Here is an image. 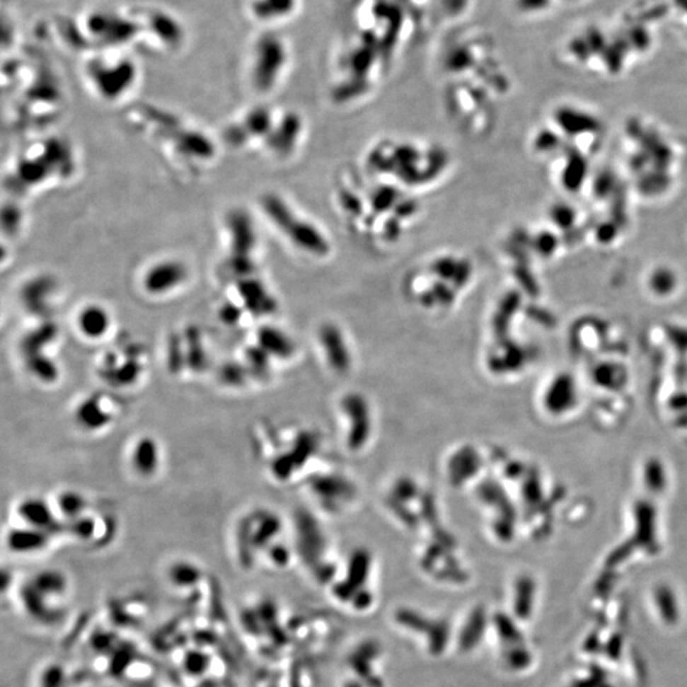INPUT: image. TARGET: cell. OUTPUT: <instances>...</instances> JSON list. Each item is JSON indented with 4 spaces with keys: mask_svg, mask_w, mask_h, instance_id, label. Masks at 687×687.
<instances>
[{
    "mask_svg": "<svg viewBox=\"0 0 687 687\" xmlns=\"http://www.w3.org/2000/svg\"><path fill=\"white\" fill-rule=\"evenodd\" d=\"M84 37L101 50H121L142 38V27L137 14L114 6L93 8L81 19Z\"/></svg>",
    "mask_w": 687,
    "mask_h": 687,
    "instance_id": "1",
    "label": "cell"
},
{
    "mask_svg": "<svg viewBox=\"0 0 687 687\" xmlns=\"http://www.w3.org/2000/svg\"><path fill=\"white\" fill-rule=\"evenodd\" d=\"M119 50H105L89 57L86 64V74L91 86L98 95L108 100L120 98L130 89L138 78V65L133 57L119 54Z\"/></svg>",
    "mask_w": 687,
    "mask_h": 687,
    "instance_id": "2",
    "label": "cell"
},
{
    "mask_svg": "<svg viewBox=\"0 0 687 687\" xmlns=\"http://www.w3.org/2000/svg\"><path fill=\"white\" fill-rule=\"evenodd\" d=\"M289 49L285 38L274 28H264L250 49V78L261 92L277 84L288 63Z\"/></svg>",
    "mask_w": 687,
    "mask_h": 687,
    "instance_id": "3",
    "label": "cell"
},
{
    "mask_svg": "<svg viewBox=\"0 0 687 687\" xmlns=\"http://www.w3.org/2000/svg\"><path fill=\"white\" fill-rule=\"evenodd\" d=\"M133 11L140 22L143 40L162 50L183 49L187 40V28L176 13L158 6H140Z\"/></svg>",
    "mask_w": 687,
    "mask_h": 687,
    "instance_id": "4",
    "label": "cell"
},
{
    "mask_svg": "<svg viewBox=\"0 0 687 687\" xmlns=\"http://www.w3.org/2000/svg\"><path fill=\"white\" fill-rule=\"evenodd\" d=\"M16 513L22 524L52 533L60 524H65L57 514L55 507L44 498L27 497L16 507Z\"/></svg>",
    "mask_w": 687,
    "mask_h": 687,
    "instance_id": "5",
    "label": "cell"
},
{
    "mask_svg": "<svg viewBox=\"0 0 687 687\" xmlns=\"http://www.w3.org/2000/svg\"><path fill=\"white\" fill-rule=\"evenodd\" d=\"M299 0H247L248 17L264 28H274L294 17Z\"/></svg>",
    "mask_w": 687,
    "mask_h": 687,
    "instance_id": "6",
    "label": "cell"
},
{
    "mask_svg": "<svg viewBox=\"0 0 687 687\" xmlns=\"http://www.w3.org/2000/svg\"><path fill=\"white\" fill-rule=\"evenodd\" d=\"M129 461L134 473L139 478H153L162 465V449L157 439L151 435H142L134 441Z\"/></svg>",
    "mask_w": 687,
    "mask_h": 687,
    "instance_id": "7",
    "label": "cell"
},
{
    "mask_svg": "<svg viewBox=\"0 0 687 687\" xmlns=\"http://www.w3.org/2000/svg\"><path fill=\"white\" fill-rule=\"evenodd\" d=\"M112 326L111 315L100 304H87L76 316V328L84 339L97 341L103 339Z\"/></svg>",
    "mask_w": 687,
    "mask_h": 687,
    "instance_id": "8",
    "label": "cell"
},
{
    "mask_svg": "<svg viewBox=\"0 0 687 687\" xmlns=\"http://www.w3.org/2000/svg\"><path fill=\"white\" fill-rule=\"evenodd\" d=\"M185 269L181 264L167 261L153 266L145 275V289L151 294H164L183 283Z\"/></svg>",
    "mask_w": 687,
    "mask_h": 687,
    "instance_id": "9",
    "label": "cell"
},
{
    "mask_svg": "<svg viewBox=\"0 0 687 687\" xmlns=\"http://www.w3.org/2000/svg\"><path fill=\"white\" fill-rule=\"evenodd\" d=\"M78 424L87 430H100L111 424L114 415L108 404L98 396H89L81 401L76 410Z\"/></svg>",
    "mask_w": 687,
    "mask_h": 687,
    "instance_id": "10",
    "label": "cell"
},
{
    "mask_svg": "<svg viewBox=\"0 0 687 687\" xmlns=\"http://www.w3.org/2000/svg\"><path fill=\"white\" fill-rule=\"evenodd\" d=\"M87 508H88V500L82 492L69 489L57 494L55 509L57 514L60 518H63L65 522H69L86 514Z\"/></svg>",
    "mask_w": 687,
    "mask_h": 687,
    "instance_id": "11",
    "label": "cell"
},
{
    "mask_svg": "<svg viewBox=\"0 0 687 687\" xmlns=\"http://www.w3.org/2000/svg\"><path fill=\"white\" fill-rule=\"evenodd\" d=\"M51 533L46 531L33 529L30 526L22 524L19 529L9 531L8 533V543L12 546L13 549L21 550H36L41 549L45 543H47Z\"/></svg>",
    "mask_w": 687,
    "mask_h": 687,
    "instance_id": "12",
    "label": "cell"
},
{
    "mask_svg": "<svg viewBox=\"0 0 687 687\" xmlns=\"http://www.w3.org/2000/svg\"><path fill=\"white\" fill-rule=\"evenodd\" d=\"M65 524L69 526L71 533L74 536L79 537V538H89L91 536H93L96 527L98 524H97V519L93 516H89L86 513V514H83L81 517L76 518L73 521L65 522Z\"/></svg>",
    "mask_w": 687,
    "mask_h": 687,
    "instance_id": "13",
    "label": "cell"
},
{
    "mask_svg": "<svg viewBox=\"0 0 687 687\" xmlns=\"http://www.w3.org/2000/svg\"><path fill=\"white\" fill-rule=\"evenodd\" d=\"M514 3L521 12L533 14L543 12L549 6L551 0H514Z\"/></svg>",
    "mask_w": 687,
    "mask_h": 687,
    "instance_id": "14",
    "label": "cell"
}]
</instances>
